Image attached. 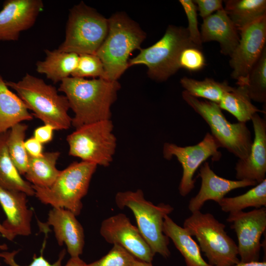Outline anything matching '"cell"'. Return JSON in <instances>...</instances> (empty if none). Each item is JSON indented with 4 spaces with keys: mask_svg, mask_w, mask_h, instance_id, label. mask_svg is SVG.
Returning a JSON list of instances; mask_svg holds the SVG:
<instances>
[{
    "mask_svg": "<svg viewBox=\"0 0 266 266\" xmlns=\"http://www.w3.org/2000/svg\"><path fill=\"white\" fill-rule=\"evenodd\" d=\"M180 83L184 91L191 96L204 98L217 104L225 94L234 88L230 86L227 81L220 82L209 78L198 80L185 76L181 79Z\"/></svg>",
    "mask_w": 266,
    "mask_h": 266,
    "instance_id": "28",
    "label": "cell"
},
{
    "mask_svg": "<svg viewBox=\"0 0 266 266\" xmlns=\"http://www.w3.org/2000/svg\"><path fill=\"white\" fill-rule=\"evenodd\" d=\"M224 2V10L239 32L266 15V0H227Z\"/></svg>",
    "mask_w": 266,
    "mask_h": 266,
    "instance_id": "26",
    "label": "cell"
},
{
    "mask_svg": "<svg viewBox=\"0 0 266 266\" xmlns=\"http://www.w3.org/2000/svg\"><path fill=\"white\" fill-rule=\"evenodd\" d=\"M113 130L110 119L76 128L66 137L69 155L97 166H108L116 147V138Z\"/></svg>",
    "mask_w": 266,
    "mask_h": 266,
    "instance_id": "10",
    "label": "cell"
},
{
    "mask_svg": "<svg viewBox=\"0 0 266 266\" xmlns=\"http://www.w3.org/2000/svg\"><path fill=\"white\" fill-rule=\"evenodd\" d=\"M100 232L108 243L119 245L137 259L152 263L155 254L125 214L119 213L104 220Z\"/></svg>",
    "mask_w": 266,
    "mask_h": 266,
    "instance_id": "14",
    "label": "cell"
},
{
    "mask_svg": "<svg viewBox=\"0 0 266 266\" xmlns=\"http://www.w3.org/2000/svg\"><path fill=\"white\" fill-rule=\"evenodd\" d=\"M54 130L52 126L44 124L34 130L33 136L42 144L47 143L52 140Z\"/></svg>",
    "mask_w": 266,
    "mask_h": 266,
    "instance_id": "38",
    "label": "cell"
},
{
    "mask_svg": "<svg viewBox=\"0 0 266 266\" xmlns=\"http://www.w3.org/2000/svg\"><path fill=\"white\" fill-rule=\"evenodd\" d=\"M220 147L219 143L209 133H207L203 139L194 145L181 147L171 143L164 144V157L170 160L175 157L182 166L183 174L178 188L182 196H186L195 188L193 177L202 164L209 158L212 161L220 160L222 154L218 151Z\"/></svg>",
    "mask_w": 266,
    "mask_h": 266,
    "instance_id": "11",
    "label": "cell"
},
{
    "mask_svg": "<svg viewBox=\"0 0 266 266\" xmlns=\"http://www.w3.org/2000/svg\"><path fill=\"white\" fill-rule=\"evenodd\" d=\"M200 33L202 43L217 41L221 53L230 57L239 41L238 31L224 9L203 19Z\"/></svg>",
    "mask_w": 266,
    "mask_h": 266,
    "instance_id": "20",
    "label": "cell"
},
{
    "mask_svg": "<svg viewBox=\"0 0 266 266\" xmlns=\"http://www.w3.org/2000/svg\"><path fill=\"white\" fill-rule=\"evenodd\" d=\"M33 118L18 96L7 86L0 75V134L6 132L15 125Z\"/></svg>",
    "mask_w": 266,
    "mask_h": 266,
    "instance_id": "22",
    "label": "cell"
},
{
    "mask_svg": "<svg viewBox=\"0 0 266 266\" xmlns=\"http://www.w3.org/2000/svg\"><path fill=\"white\" fill-rule=\"evenodd\" d=\"M199 15L203 19L212 14L214 11L223 9V1L221 0H194Z\"/></svg>",
    "mask_w": 266,
    "mask_h": 266,
    "instance_id": "37",
    "label": "cell"
},
{
    "mask_svg": "<svg viewBox=\"0 0 266 266\" xmlns=\"http://www.w3.org/2000/svg\"><path fill=\"white\" fill-rule=\"evenodd\" d=\"M137 260L132 254L117 244L104 256L88 266H135Z\"/></svg>",
    "mask_w": 266,
    "mask_h": 266,
    "instance_id": "33",
    "label": "cell"
},
{
    "mask_svg": "<svg viewBox=\"0 0 266 266\" xmlns=\"http://www.w3.org/2000/svg\"><path fill=\"white\" fill-rule=\"evenodd\" d=\"M120 88L118 80L70 76L61 82L58 91L65 94L74 113L71 125L76 129L110 120L111 106L116 100Z\"/></svg>",
    "mask_w": 266,
    "mask_h": 266,
    "instance_id": "1",
    "label": "cell"
},
{
    "mask_svg": "<svg viewBox=\"0 0 266 266\" xmlns=\"http://www.w3.org/2000/svg\"><path fill=\"white\" fill-rule=\"evenodd\" d=\"M222 211L232 213L249 207L266 206V179L243 194L233 197H224L218 202Z\"/></svg>",
    "mask_w": 266,
    "mask_h": 266,
    "instance_id": "29",
    "label": "cell"
},
{
    "mask_svg": "<svg viewBox=\"0 0 266 266\" xmlns=\"http://www.w3.org/2000/svg\"><path fill=\"white\" fill-rule=\"evenodd\" d=\"M108 30V19L81 1L69 10L65 40L58 49L79 55L96 54Z\"/></svg>",
    "mask_w": 266,
    "mask_h": 266,
    "instance_id": "8",
    "label": "cell"
},
{
    "mask_svg": "<svg viewBox=\"0 0 266 266\" xmlns=\"http://www.w3.org/2000/svg\"><path fill=\"white\" fill-rule=\"evenodd\" d=\"M227 221L231 223V227L237 235L240 262L259 261L261 238L266 229V207L230 213Z\"/></svg>",
    "mask_w": 266,
    "mask_h": 266,
    "instance_id": "12",
    "label": "cell"
},
{
    "mask_svg": "<svg viewBox=\"0 0 266 266\" xmlns=\"http://www.w3.org/2000/svg\"><path fill=\"white\" fill-rule=\"evenodd\" d=\"M240 35L238 44L230 61L233 69L231 77L237 82L246 77L266 47V15L241 30Z\"/></svg>",
    "mask_w": 266,
    "mask_h": 266,
    "instance_id": "13",
    "label": "cell"
},
{
    "mask_svg": "<svg viewBox=\"0 0 266 266\" xmlns=\"http://www.w3.org/2000/svg\"><path fill=\"white\" fill-rule=\"evenodd\" d=\"M44 7L41 0H7L0 11V41L18 40L32 28Z\"/></svg>",
    "mask_w": 266,
    "mask_h": 266,
    "instance_id": "15",
    "label": "cell"
},
{
    "mask_svg": "<svg viewBox=\"0 0 266 266\" xmlns=\"http://www.w3.org/2000/svg\"><path fill=\"white\" fill-rule=\"evenodd\" d=\"M8 131L0 134V187L33 196L32 185L22 177L9 154L6 142Z\"/></svg>",
    "mask_w": 266,
    "mask_h": 266,
    "instance_id": "25",
    "label": "cell"
},
{
    "mask_svg": "<svg viewBox=\"0 0 266 266\" xmlns=\"http://www.w3.org/2000/svg\"><path fill=\"white\" fill-rule=\"evenodd\" d=\"M27 196L22 192L0 187V204L6 216L1 224L15 237L32 233L33 212L28 207Z\"/></svg>",
    "mask_w": 266,
    "mask_h": 266,
    "instance_id": "19",
    "label": "cell"
},
{
    "mask_svg": "<svg viewBox=\"0 0 266 266\" xmlns=\"http://www.w3.org/2000/svg\"><path fill=\"white\" fill-rule=\"evenodd\" d=\"M254 138L247 158L239 160L235 166L238 180H250L257 184L266 179V120L256 113L251 118Z\"/></svg>",
    "mask_w": 266,
    "mask_h": 266,
    "instance_id": "16",
    "label": "cell"
},
{
    "mask_svg": "<svg viewBox=\"0 0 266 266\" xmlns=\"http://www.w3.org/2000/svg\"><path fill=\"white\" fill-rule=\"evenodd\" d=\"M163 232L183 256L186 266H212L203 259L199 245L188 231L168 215L164 219Z\"/></svg>",
    "mask_w": 266,
    "mask_h": 266,
    "instance_id": "23",
    "label": "cell"
},
{
    "mask_svg": "<svg viewBox=\"0 0 266 266\" xmlns=\"http://www.w3.org/2000/svg\"><path fill=\"white\" fill-rule=\"evenodd\" d=\"M97 166L85 161L74 162L60 171L49 187L32 184L34 196L44 204L50 205L53 208L67 209L77 216L83 207L82 200L88 193Z\"/></svg>",
    "mask_w": 266,
    "mask_h": 266,
    "instance_id": "4",
    "label": "cell"
},
{
    "mask_svg": "<svg viewBox=\"0 0 266 266\" xmlns=\"http://www.w3.org/2000/svg\"><path fill=\"white\" fill-rule=\"evenodd\" d=\"M47 224L53 227L58 244H65L70 257H79L85 244L82 226L76 216L62 208H53L48 215Z\"/></svg>",
    "mask_w": 266,
    "mask_h": 266,
    "instance_id": "18",
    "label": "cell"
},
{
    "mask_svg": "<svg viewBox=\"0 0 266 266\" xmlns=\"http://www.w3.org/2000/svg\"><path fill=\"white\" fill-rule=\"evenodd\" d=\"M218 104L221 109L233 115L238 122L246 123L254 114L264 112L252 104L246 89L241 86L225 94Z\"/></svg>",
    "mask_w": 266,
    "mask_h": 266,
    "instance_id": "27",
    "label": "cell"
},
{
    "mask_svg": "<svg viewBox=\"0 0 266 266\" xmlns=\"http://www.w3.org/2000/svg\"><path fill=\"white\" fill-rule=\"evenodd\" d=\"M237 84L245 88L251 100L266 102V47L246 77L237 82Z\"/></svg>",
    "mask_w": 266,
    "mask_h": 266,
    "instance_id": "30",
    "label": "cell"
},
{
    "mask_svg": "<svg viewBox=\"0 0 266 266\" xmlns=\"http://www.w3.org/2000/svg\"><path fill=\"white\" fill-rule=\"evenodd\" d=\"M192 46L198 47L191 40L186 28L169 25L160 40L140 49L135 57L129 59V67L146 66L149 77L157 81H166L180 69L179 58L182 50Z\"/></svg>",
    "mask_w": 266,
    "mask_h": 266,
    "instance_id": "5",
    "label": "cell"
},
{
    "mask_svg": "<svg viewBox=\"0 0 266 266\" xmlns=\"http://www.w3.org/2000/svg\"><path fill=\"white\" fill-rule=\"evenodd\" d=\"M7 249V246L6 244H0V250H6Z\"/></svg>",
    "mask_w": 266,
    "mask_h": 266,
    "instance_id": "44",
    "label": "cell"
},
{
    "mask_svg": "<svg viewBox=\"0 0 266 266\" xmlns=\"http://www.w3.org/2000/svg\"><path fill=\"white\" fill-rule=\"evenodd\" d=\"M233 266H266V261H254L246 263L239 262Z\"/></svg>",
    "mask_w": 266,
    "mask_h": 266,
    "instance_id": "41",
    "label": "cell"
},
{
    "mask_svg": "<svg viewBox=\"0 0 266 266\" xmlns=\"http://www.w3.org/2000/svg\"><path fill=\"white\" fill-rule=\"evenodd\" d=\"M0 233L10 241H12L15 237L11 233L5 229L1 223H0Z\"/></svg>",
    "mask_w": 266,
    "mask_h": 266,
    "instance_id": "42",
    "label": "cell"
},
{
    "mask_svg": "<svg viewBox=\"0 0 266 266\" xmlns=\"http://www.w3.org/2000/svg\"><path fill=\"white\" fill-rule=\"evenodd\" d=\"M183 228L195 236L200 250L212 266H233L240 262L237 245L225 231L226 226L210 213H192Z\"/></svg>",
    "mask_w": 266,
    "mask_h": 266,
    "instance_id": "6",
    "label": "cell"
},
{
    "mask_svg": "<svg viewBox=\"0 0 266 266\" xmlns=\"http://www.w3.org/2000/svg\"><path fill=\"white\" fill-rule=\"evenodd\" d=\"M182 97L208 124L211 134L221 147L226 148L238 157L239 160H244L247 158L253 141L251 132L246 123H230L222 113L218 104L215 102L200 100L185 91L182 93Z\"/></svg>",
    "mask_w": 266,
    "mask_h": 266,
    "instance_id": "9",
    "label": "cell"
},
{
    "mask_svg": "<svg viewBox=\"0 0 266 266\" xmlns=\"http://www.w3.org/2000/svg\"><path fill=\"white\" fill-rule=\"evenodd\" d=\"M46 57L43 61L36 62V70L53 82H62L71 76L75 71L79 55L71 52H64L59 49L44 50Z\"/></svg>",
    "mask_w": 266,
    "mask_h": 266,
    "instance_id": "21",
    "label": "cell"
},
{
    "mask_svg": "<svg viewBox=\"0 0 266 266\" xmlns=\"http://www.w3.org/2000/svg\"><path fill=\"white\" fill-rule=\"evenodd\" d=\"M5 83L44 124L52 126L55 130H67L71 127L68 100L65 96L59 94L55 87L29 73L17 82L5 80Z\"/></svg>",
    "mask_w": 266,
    "mask_h": 266,
    "instance_id": "2",
    "label": "cell"
},
{
    "mask_svg": "<svg viewBox=\"0 0 266 266\" xmlns=\"http://www.w3.org/2000/svg\"><path fill=\"white\" fill-rule=\"evenodd\" d=\"M71 76L106 79L101 61L96 54H93L79 55L77 67Z\"/></svg>",
    "mask_w": 266,
    "mask_h": 266,
    "instance_id": "32",
    "label": "cell"
},
{
    "mask_svg": "<svg viewBox=\"0 0 266 266\" xmlns=\"http://www.w3.org/2000/svg\"><path fill=\"white\" fill-rule=\"evenodd\" d=\"M25 147L29 156L31 157H39L43 154V144L40 142L33 136L25 141Z\"/></svg>",
    "mask_w": 266,
    "mask_h": 266,
    "instance_id": "39",
    "label": "cell"
},
{
    "mask_svg": "<svg viewBox=\"0 0 266 266\" xmlns=\"http://www.w3.org/2000/svg\"><path fill=\"white\" fill-rule=\"evenodd\" d=\"M19 251V250H14L12 252H2L0 253V257L2 258L4 263L9 266H23L18 264L15 260V256ZM66 254V250H62L60 253L58 260L53 264L50 263L42 255L37 257L34 254L32 263L26 266H62V261Z\"/></svg>",
    "mask_w": 266,
    "mask_h": 266,
    "instance_id": "36",
    "label": "cell"
},
{
    "mask_svg": "<svg viewBox=\"0 0 266 266\" xmlns=\"http://www.w3.org/2000/svg\"><path fill=\"white\" fill-rule=\"evenodd\" d=\"M60 155L58 151L44 152L39 157L29 156L26 173V179L33 185L47 188L57 179L60 171L56 167V163Z\"/></svg>",
    "mask_w": 266,
    "mask_h": 266,
    "instance_id": "24",
    "label": "cell"
},
{
    "mask_svg": "<svg viewBox=\"0 0 266 266\" xmlns=\"http://www.w3.org/2000/svg\"><path fill=\"white\" fill-rule=\"evenodd\" d=\"M28 126L18 123L9 131L7 138V146L10 156L21 174L25 175L27 171L29 156L25 147V138Z\"/></svg>",
    "mask_w": 266,
    "mask_h": 266,
    "instance_id": "31",
    "label": "cell"
},
{
    "mask_svg": "<svg viewBox=\"0 0 266 266\" xmlns=\"http://www.w3.org/2000/svg\"><path fill=\"white\" fill-rule=\"evenodd\" d=\"M200 48L192 46L185 48L179 58L180 68H183L190 71H197L205 66V59Z\"/></svg>",
    "mask_w": 266,
    "mask_h": 266,
    "instance_id": "34",
    "label": "cell"
},
{
    "mask_svg": "<svg viewBox=\"0 0 266 266\" xmlns=\"http://www.w3.org/2000/svg\"><path fill=\"white\" fill-rule=\"evenodd\" d=\"M199 176L201 179L198 193L191 199L188 209L192 212L200 211L208 200L218 202L230 191L247 186H255V181L250 180H232L217 175L210 168L208 162L201 165Z\"/></svg>",
    "mask_w": 266,
    "mask_h": 266,
    "instance_id": "17",
    "label": "cell"
},
{
    "mask_svg": "<svg viewBox=\"0 0 266 266\" xmlns=\"http://www.w3.org/2000/svg\"><path fill=\"white\" fill-rule=\"evenodd\" d=\"M108 22L107 35L96 54L103 64L106 79L115 81L129 67L130 55L134 50L141 49L146 34L122 12L112 15Z\"/></svg>",
    "mask_w": 266,
    "mask_h": 266,
    "instance_id": "3",
    "label": "cell"
},
{
    "mask_svg": "<svg viewBox=\"0 0 266 266\" xmlns=\"http://www.w3.org/2000/svg\"><path fill=\"white\" fill-rule=\"evenodd\" d=\"M186 15L188 26L186 28L192 42L198 47L201 48L202 42L200 31L198 28L197 8L192 0H180Z\"/></svg>",
    "mask_w": 266,
    "mask_h": 266,
    "instance_id": "35",
    "label": "cell"
},
{
    "mask_svg": "<svg viewBox=\"0 0 266 266\" xmlns=\"http://www.w3.org/2000/svg\"><path fill=\"white\" fill-rule=\"evenodd\" d=\"M64 266H88L79 257H71Z\"/></svg>",
    "mask_w": 266,
    "mask_h": 266,
    "instance_id": "40",
    "label": "cell"
},
{
    "mask_svg": "<svg viewBox=\"0 0 266 266\" xmlns=\"http://www.w3.org/2000/svg\"><path fill=\"white\" fill-rule=\"evenodd\" d=\"M115 202L120 209H130L136 219L137 228L155 254L165 258L170 255L168 245L169 238L164 234V219L173 210L168 204L155 205L146 200L142 191H127L118 192Z\"/></svg>",
    "mask_w": 266,
    "mask_h": 266,
    "instance_id": "7",
    "label": "cell"
},
{
    "mask_svg": "<svg viewBox=\"0 0 266 266\" xmlns=\"http://www.w3.org/2000/svg\"><path fill=\"white\" fill-rule=\"evenodd\" d=\"M135 266H153L152 263H147L140 261L138 259L136 260Z\"/></svg>",
    "mask_w": 266,
    "mask_h": 266,
    "instance_id": "43",
    "label": "cell"
}]
</instances>
